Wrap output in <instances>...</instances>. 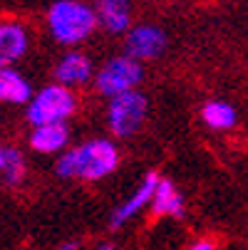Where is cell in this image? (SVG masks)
Wrapping results in <instances>:
<instances>
[{
  "instance_id": "cell-1",
  "label": "cell",
  "mask_w": 248,
  "mask_h": 250,
  "mask_svg": "<svg viewBox=\"0 0 248 250\" xmlns=\"http://www.w3.org/2000/svg\"><path fill=\"white\" fill-rule=\"evenodd\" d=\"M119 166V149L110 139H90L80 146L65 149L57 159V176L99 181Z\"/></svg>"
},
{
  "instance_id": "cell-2",
  "label": "cell",
  "mask_w": 248,
  "mask_h": 250,
  "mask_svg": "<svg viewBox=\"0 0 248 250\" xmlns=\"http://www.w3.org/2000/svg\"><path fill=\"white\" fill-rule=\"evenodd\" d=\"M97 27L94 5L85 0H55L47 10V30L60 45H80Z\"/></svg>"
},
{
  "instance_id": "cell-3",
  "label": "cell",
  "mask_w": 248,
  "mask_h": 250,
  "mask_svg": "<svg viewBox=\"0 0 248 250\" xmlns=\"http://www.w3.org/2000/svg\"><path fill=\"white\" fill-rule=\"evenodd\" d=\"M75 109H77L75 92L55 82L32 94V99L27 102L25 117L35 129V126H45V124H65L75 114Z\"/></svg>"
},
{
  "instance_id": "cell-4",
  "label": "cell",
  "mask_w": 248,
  "mask_h": 250,
  "mask_svg": "<svg viewBox=\"0 0 248 250\" xmlns=\"http://www.w3.org/2000/svg\"><path fill=\"white\" fill-rule=\"evenodd\" d=\"M144 80V67L141 62L127 57V55H119V57H112L104 62L97 72H94V87L99 94L104 97H122L127 92H136V84Z\"/></svg>"
},
{
  "instance_id": "cell-5",
  "label": "cell",
  "mask_w": 248,
  "mask_h": 250,
  "mask_svg": "<svg viewBox=\"0 0 248 250\" xmlns=\"http://www.w3.org/2000/svg\"><path fill=\"white\" fill-rule=\"evenodd\" d=\"M147 119V97L141 92H127L110 99L107 106V126L117 139L134 136Z\"/></svg>"
},
{
  "instance_id": "cell-6",
  "label": "cell",
  "mask_w": 248,
  "mask_h": 250,
  "mask_svg": "<svg viewBox=\"0 0 248 250\" xmlns=\"http://www.w3.org/2000/svg\"><path fill=\"white\" fill-rule=\"evenodd\" d=\"M164 50H166V32L157 25H136L127 32L124 55L136 60V62L154 60Z\"/></svg>"
},
{
  "instance_id": "cell-7",
  "label": "cell",
  "mask_w": 248,
  "mask_h": 250,
  "mask_svg": "<svg viewBox=\"0 0 248 250\" xmlns=\"http://www.w3.org/2000/svg\"><path fill=\"white\" fill-rule=\"evenodd\" d=\"M159 173H154V171H149L144 178H141V184H139V188L124 201V203H119L117 208H114V213H112V218H110V228L112 230H117V228H122L127 221H132L136 213H141L147 206H152V201H154V191H157V184H159Z\"/></svg>"
},
{
  "instance_id": "cell-8",
  "label": "cell",
  "mask_w": 248,
  "mask_h": 250,
  "mask_svg": "<svg viewBox=\"0 0 248 250\" xmlns=\"http://www.w3.org/2000/svg\"><path fill=\"white\" fill-rule=\"evenodd\" d=\"M90 80H94V64L85 52H67L57 60L55 64V82L72 89V87H82Z\"/></svg>"
},
{
  "instance_id": "cell-9",
  "label": "cell",
  "mask_w": 248,
  "mask_h": 250,
  "mask_svg": "<svg viewBox=\"0 0 248 250\" xmlns=\"http://www.w3.org/2000/svg\"><path fill=\"white\" fill-rule=\"evenodd\" d=\"M94 13L97 22L112 35L132 30V0H94Z\"/></svg>"
},
{
  "instance_id": "cell-10",
  "label": "cell",
  "mask_w": 248,
  "mask_h": 250,
  "mask_svg": "<svg viewBox=\"0 0 248 250\" xmlns=\"http://www.w3.org/2000/svg\"><path fill=\"white\" fill-rule=\"evenodd\" d=\"M27 52V30L20 22H0V69Z\"/></svg>"
},
{
  "instance_id": "cell-11",
  "label": "cell",
  "mask_w": 248,
  "mask_h": 250,
  "mask_svg": "<svg viewBox=\"0 0 248 250\" xmlns=\"http://www.w3.org/2000/svg\"><path fill=\"white\" fill-rule=\"evenodd\" d=\"M69 141L67 124H45L35 126L30 134V146L38 154H62Z\"/></svg>"
},
{
  "instance_id": "cell-12",
  "label": "cell",
  "mask_w": 248,
  "mask_h": 250,
  "mask_svg": "<svg viewBox=\"0 0 248 250\" xmlns=\"http://www.w3.org/2000/svg\"><path fill=\"white\" fill-rule=\"evenodd\" d=\"M32 99L30 82L13 67L0 69V102L5 104H27Z\"/></svg>"
},
{
  "instance_id": "cell-13",
  "label": "cell",
  "mask_w": 248,
  "mask_h": 250,
  "mask_svg": "<svg viewBox=\"0 0 248 250\" xmlns=\"http://www.w3.org/2000/svg\"><path fill=\"white\" fill-rule=\"evenodd\" d=\"M152 210H154V216H174V218L184 216V196L176 191V186L169 178H159L154 201H152Z\"/></svg>"
},
{
  "instance_id": "cell-14",
  "label": "cell",
  "mask_w": 248,
  "mask_h": 250,
  "mask_svg": "<svg viewBox=\"0 0 248 250\" xmlns=\"http://www.w3.org/2000/svg\"><path fill=\"white\" fill-rule=\"evenodd\" d=\"M201 117L211 129H231L236 124V109L228 102H219V99L206 102L201 109Z\"/></svg>"
},
{
  "instance_id": "cell-15",
  "label": "cell",
  "mask_w": 248,
  "mask_h": 250,
  "mask_svg": "<svg viewBox=\"0 0 248 250\" xmlns=\"http://www.w3.org/2000/svg\"><path fill=\"white\" fill-rule=\"evenodd\" d=\"M0 173H3V178L10 186L23 184V178H25V159H23V154L15 146H5L3 149V166H0Z\"/></svg>"
},
{
  "instance_id": "cell-16",
  "label": "cell",
  "mask_w": 248,
  "mask_h": 250,
  "mask_svg": "<svg viewBox=\"0 0 248 250\" xmlns=\"http://www.w3.org/2000/svg\"><path fill=\"white\" fill-rule=\"evenodd\" d=\"M189 250H216V248L211 245L208 240H199V243H194V245H191Z\"/></svg>"
},
{
  "instance_id": "cell-17",
  "label": "cell",
  "mask_w": 248,
  "mask_h": 250,
  "mask_svg": "<svg viewBox=\"0 0 248 250\" xmlns=\"http://www.w3.org/2000/svg\"><path fill=\"white\" fill-rule=\"evenodd\" d=\"M80 248V243H75V240H69V243H62L57 250H77Z\"/></svg>"
},
{
  "instance_id": "cell-18",
  "label": "cell",
  "mask_w": 248,
  "mask_h": 250,
  "mask_svg": "<svg viewBox=\"0 0 248 250\" xmlns=\"http://www.w3.org/2000/svg\"><path fill=\"white\" fill-rule=\"evenodd\" d=\"M3 149H5V146H0V166H3Z\"/></svg>"
},
{
  "instance_id": "cell-19",
  "label": "cell",
  "mask_w": 248,
  "mask_h": 250,
  "mask_svg": "<svg viewBox=\"0 0 248 250\" xmlns=\"http://www.w3.org/2000/svg\"><path fill=\"white\" fill-rule=\"evenodd\" d=\"M99 250H114V248H112V245H102Z\"/></svg>"
}]
</instances>
